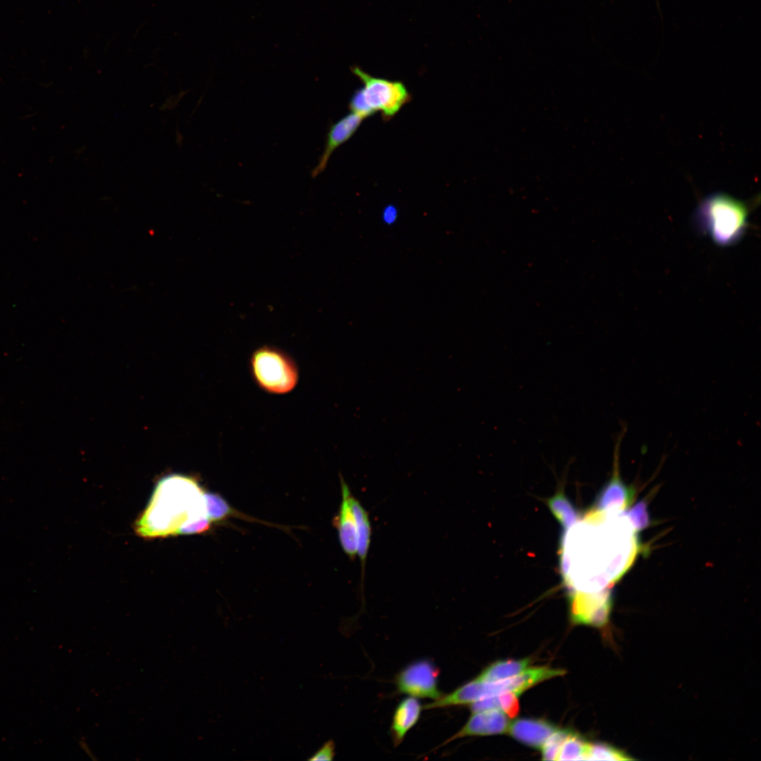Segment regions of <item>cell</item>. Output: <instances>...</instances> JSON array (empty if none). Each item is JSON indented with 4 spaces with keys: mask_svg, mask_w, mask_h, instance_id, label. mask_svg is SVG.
I'll use <instances>...</instances> for the list:
<instances>
[{
    "mask_svg": "<svg viewBox=\"0 0 761 761\" xmlns=\"http://www.w3.org/2000/svg\"><path fill=\"white\" fill-rule=\"evenodd\" d=\"M204 495L197 480L192 476L171 474L163 477L137 521L136 532L145 538L178 535L181 527L207 518Z\"/></svg>",
    "mask_w": 761,
    "mask_h": 761,
    "instance_id": "1",
    "label": "cell"
},
{
    "mask_svg": "<svg viewBox=\"0 0 761 761\" xmlns=\"http://www.w3.org/2000/svg\"><path fill=\"white\" fill-rule=\"evenodd\" d=\"M749 206L722 192L705 197L697 207L694 219L700 231L717 245L729 246L738 242L748 227Z\"/></svg>",
    "mask_w": 761,
    "mask_h": 761,
    "instance_id": "2",
    "label": "cell"
},
{
    "mask_svg": "<svg viewBox=\"0 0 761 761\" xmlns=\"http://www.w3.org/2000/svg\"><path fill=\"white\" fill-rule=\"evenodd\" d=\"M249 370L258 387L270 394L288 393L299 380V369L294 359L273 345H264L252 352Z\"/></svg>",
    "mask_w": 761,
    "mask_h": 761,
    "instance_id": "3",
    "label": "cell"
},
{
    "mask_svg": "<svg viewBox=\"0 0 761 761\" xmlns=\"http://www.w3.org/2000/svg\"><path fill=\"white\" fill-rule=\"evenodd\" d=\"M351 70L363 83L360 89L373 114L380 112L383 118L390 119L410 101V94L402 82L372 76L357 66Z\"/></svg>",
    "mask_w": 761,
    "mask_h": 761,
    "instance_id": "4",
    "label": "cell"
},
{
    "mask_svg": "<svg viewBox=\"0 0 761 761\" xmlns=\"http://www.w3.org/2000/svg\"><path fill=\"white\" fill-rule=\"evenodd\" d=\"M626 432L624 426L618 433L614 446L612 471L611 476L598 493L593 509L612 513L622 512L632 502L636 490L626 485L620 474L619 459L621 445Z\"/></svg>",
    "mask_w": 761,
    "mask_h": 761,
    "instance_id": "5",
    "label": "cell"
},
{
    "mask_svg": "<svg viewBox=\"0 0 761 761\" xmlns=\"http://www.w3.org/2000/svg\"><path fill=\"white\" fill-rule=\"evenodd\" d=\"M439 672L429 660L415 661L396 675L397 689L400 693L417 698L438 699L443 695L438 688Z\"/></svg>",
    "mask_w": 761,
    "mask_h": 761,
    "instance_id": "6",
    "label": "cell"
},
{
    "mask_svg": "<svg viewBox=\"0 0 761 761\" xmlns=\"http://www.w3.org/2000/svg\"><path fill=\"white\" fill-rule=\"evenodd\" d=\"M570 617L575 624L596 627L609 621L612 604V588L599 591H570Z\"/></svg>",
    "mask_w": 761,
    "mask_h": 761,
    "instance_id": "7",
    "label": "cell"
},
{
    "mask_svg": "<svg viewBox=\"0 0 761 761\" xmlns=\"http://www.w3.org/2000/svg\"><path fill=\"white\" fill-rule=\"evenodd\" d=\"M340 481L342 500L333 524L337 528L342 550L349 559H354L357 553V526L350 504L352 493L341 474Z\"/></svg>",
    "mask_w": 761,
    "mask_h": 761,
    "instance_id": "8",
    "label": "cell"
},
{
    "mask_svg": "<svg viewBox=\"0 0 761 761\" xmlns=\"http://www.w3.org/2000/svg\"><path fill=\"white\" fill-rule=\"evenodd\" d=\"M508 717L503 712L497 710L472 713L465 725L447 739L443 745L466 736L494 735L507 732L509 726Z\"/></svg>",
    "mask_w": 761,
    "mask_h": 761,
    "instance_id": "9",
    "label": "cell"
},
{
    "mask_svg": "<svg viewBox=\"0 0 761 761\" xmlns=\"http://www.w3.org/2000/svg\"><path fill=\"white\" fill-rule=\"evenodd\" d=\"M364 119L361 116L351 112L330 127L323 153L311 172L312 177H316L325 170L334 151L354 134Z\"/></svg>",
    "mask_w": 761,
    "mask_h": 761,
    "instance_id": "10",
    "label": "cell"
},
{
    "mask_svg": "<svg viewBox=\"0 0 761 761\" xmlns=\"http://www.w3.org/2000/svg\"><path fill=\"white\" fill-rule=\"evenodd\" d=\"M557 727L542 719L520 718L509 724L507 732L520 743L540 748Z\"/></svg>",
    "mask_w": 761,
    "mask_h": 761,
    "instance_id": "11",
    "label": "cell"
},
{
    "mask_svg": "<svg viewBox=\"0 0 761 761\" xmlns=\"http://www.w3.org/2000/svg\"><path fill=\"white\" fill-rule=\"evenodd\" d=\"M423 706L417 698L409 696L397 706L392 720L390 734L395 746L404 740L407 732L418 722Z\"/></svg>",
    "mask_w": 761,
    "mask_h": 761,
    "instance_id": "12",
    "label": "cell"
},
{
    "mask_svg": "<svg viewBox=\"0 0 761 761\" xmlns=\"http://www.w3.org/2000/svg\"><path fill=\"white\" fill-rule=\"evenodd\" d=\"M350 504L357 526V553L361 564V588L364 592V572L371 544V525L369 513L361 503L352 494Z\"/></svg>",
    "mask_w": 761,
    "mask_h": 761,
    "instance_id": "13",
    "label": "cell"
},
{
    "mask_svg": "<svg viewBox=\"0 0 761 761\" xmlns=\"http://www.w3.org/2000/svg\"><path fill=\"white\" fill-rule=\"evenodd\" d=\"M518 696L514 692H506L484 698L471 703L470 710L472 713L497 710L503 712L509 717H514L519 711Z\"/></svg>",
    "mask_w": 761,
    "mask_h": 761,
    "instance_id": "14",
    "label": "cell"
},
{
    "mask_svg": "<svg viewBox=\"0 0 761 761\" xmlns=\"http://www.w3.org/2000/svg\"><path fill=\"white\" fill-rule=\"evenodd\" d=\"M529 659L499 660L487 667L476 679L495 682L515 676L528 667Z\"/></svg>",
    "mask_w": 761,
    "mask_h": 761,
    "instance_id": "15",
    "label": "cell"
},
{
    "mask_svg": "<svg viewBox=\"0 0 761 761\" xmlns=\"http://www.w3.org/2000/svg\"><path fill=\"white\" fill-rule=\"evenodd\" d=\"M547 504L554 516L563 527L564 532L569 531L578 521L579 514L563 490L559 489L552 497L547 500Z\"/></svg>",
    "mask_w": 761,
    "mask_h": 761,
    "instance_id": "16",
    "label": "cell"
},
{
    "mask_svg": "<svg viewBox=\"0 0 761 761\" xmlns=\"http://www.w3.org/2000/svg\"><path fill=\"white\" fill-rule=\"evenodd\" d=\"M204 500L207 518L211 522L221 521L231 516H240L241 513L233 509L221 496L211 493L204 492Z\"/></svg>",
    "mask_w": 761,
    "mask_h": 761,
    "instance_id": "17",
    "label": "cell"
},
{
    "mask_svg": "<svg viewBox=\"0 0 761 761\" xmlns=\"http://www.w3.org/2000/svg\"><path fill=\"white\" fill-rule=\"evenodd\" d=\"M590 744L571 732L562 745L557 760H588Z\"/></svg>",
    "mask_w": 761,
    "mask_h": 761,
    "instance_id": "18",
    "label": "cell"
},
{
    "mask_svg": "<svg viewBox=\"0 0 761 761\" xmlns=\"http://www.w3.org/2000/svg\"><path fill=\"white\" fill-rule=\"evenodd\" d=\"M571 733L569 729H557L552 734L541 747L542 759L557 760L562 745Z\"/></svg>",
    "mask_w": 761,
    "mask_h": 761,
    "instance_id": "19",
    "label": "cell"
},
{
    "mask_svg": "<svg viewBox=\"0 0 761 761\" xmlns=\"http://www.w3.org/2000/svg\"><path fill=\"white\" fill-rule=\"evenodd\" d=\"M631 760L624 752L605 743L590 744L588 760Z\"/></svg>",
    "mask_w": 761,
    "mask_h": 761,
    "instance_id": "20",
    "label": "cell"
},
{
    "mask_svg": "<svg viewBox=\"0 0 761 761\" xmlns=\"http://www.w3.org/2000/svg\"><path fill=\"white\" fill-rule=\"evenodd\" d=\"M624 514L626 516L636 532L647 528L651 523L648 501L641 500Z\"/></svg>",
    "mask_w": 761,
    "mask_h": 761,
    "instance_id": "21",
    "label": "cell"
},
{
    "mask_svg": "<svg viewBox=\"0 0 761 761\" xmlns=\"http://www.w3.org/2000/svg\"><path fill=\"white\" fill-rule=\"evenodd\" d=\"M335 755V745L332 740L326 742L311 757V761L332 760Z\"/></svg>",
    "mask_w": 761,
    "mask_h": 761,
    "instance_id": "22",
    "label": "cell"
},
{
    "mask_svg": "<svg viewBox=\"0 0 761 761\" xmlns=\"http://www.w3.org/2000/svg\"><path fill=\"white\" fill-rule=\"evenodd\" d=\"M397 218V210L392 206H388L383 211V220L387 223H392Z\"/></svg>",
    "mask_w": 761,
    "mask_h": 761,
    "instance_id": "23",
    "label": "cell"
},
{
    "mask_svg": "<svg viewBox=\"0 0 761 761\" xmlns=\"http://www.w3.org/2000/svg\"><path fill=\"white\" fill-rule=\"evenodd\" d=\"M79 743H80V748L85 752V753L92 758V757L94 755V754L91 751V749L89 748V745L85 742V741L80 740L79 741Z\"/></svg>",
    "mask_w": 761,
    "mask_h": 761,
    "instance_id": "24",
    "label": "cell"
},
{
    "mask_svg": "<svg viewBox=\"0 0 761 761\" xmlns=\"http://www.w3.org/2000/svg\"><path fill=\"white\" fill-rule=\"evenodd\" d=\"M655 1H656V4H657V8H658V11H660V2H659V0H655Z\"/></svg>",
    "mask_w": 761,
    "mask_h": 761,
    "instance_id": "25",
    "label": "cell"
}]
</instances>
